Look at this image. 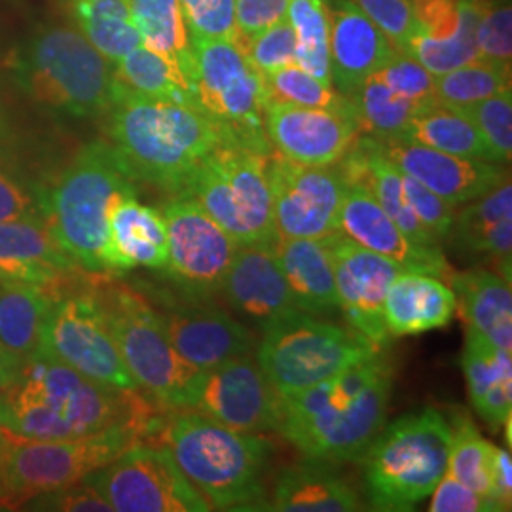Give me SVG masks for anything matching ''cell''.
Segmentation results:
<instances>
[{
    "label": "cell",
    "instance_id": "cell-1",
    "mask_svg": "<svg viewBox=\"0 0 512 512\" xmlns=\"http://www.w3.org/2000/svg\"><path fill=\"white\" fill-rule=\"evenodd\" d=\"M393 368L372 355L306 389L281 395L279 433L321 463L361 461L384 429Z\"/></svg>",
    "mask_w": 512,
    "mask_h": 512
},
{
    "label": "cell",
    "instance_id": "cell-2",
    "mask_svg": "<svg viewBox=\"0 0 512 512\" xmlns=\"http://www.w3.org/2000/svg\"><path fill=\"white\" fill-rule=\"evenodd\" d=\"M0 393L6 403L2 427L31 439H78L122 423L150 435L164 425L137 393L97 384L40 355L25 361L16 384Z\"/></svg>",
    "mask_w": 512,
    "mask_h": 512
},
{
    "label": "cell",
    "instance_id": "cell-3",
    "mask_svg": "<svg viewBox=\"0 0 512 512\" xmlns=\"http://www.w3.org/2000/svg\"><path fill=\"white\" fill-rule=\"evenodd\" d=\"M110 145L133 181L179 194L194 171L222 143L232 141L194 105L152 99L114 78L109 109Z\"/></svg>",
    "mask_w": 512,
    "mask_h": 512
},
{
    "label": "cell",
    "instance_id": "cell-4",
    "mask_svg": "<svg viewBox=\"0 0 512 512\" xmlns=\"http://www.w3.org/2000/svg\"><path fill=\"white\" fill-rule=\"evenodd\" d=\"M165 448L190 484L219 511H264L262 476L270 442L226 427L194 408L177 410L162 425Z\"/></svg>",
    "mask_w": 512,
    "mask_h": 512
},
{
    "label": "cell",
    "instance_id": "cell-5",
    "mask_svg": "<svg viewBox=\"0 0 512 512\" xmlns=\"http://www.w3.org/2000/svg\"><path fill=\"white\" fill-rule=\"evenodd\" d=\"M133 183L112 145L95 141L74 156L48 190H38L42 219L78 268L107 272L110 213L135 194Z\"/></svg>",
    "mask_w": 512,
    "mask_h": 512
},
{
    "label": "cell",
    "instance_id": "cell-6",
    "mask_svg": "<svg viewBox=\"0 0 512 512\" xmlns=\"http://www.w3.org/2000/svg\"><path fill=\"white\" fill-rule=\"evenodd\" d=\"M450 444L452 425L437 408L384 425L361 458L370 505L376 511H412L448 473Z\"/></svg>",
    "mask_w": 512,
    "mask_h": 512
},
{
    "label": "cell",
    "instance_id": "cell-7",
    "mask_svg": "<svg viewBox=\"0 0 512 512\" xmlns=\"http://www.w3.org/2000/svg\"><path fill=\"white\" fill-rule=\"evenodd\" d=\"M145 435L147 431L133 423L78 439H31L4 427L0 507L21 511L35 495L82 482Z\"/></svg>",
    "mask_w": 512,
    "mask_h": 512
},
{
    "label": "cell",
    "instance_id": "cell-8",
    "mask_svg": "<svg viewBox=\"0 0 512 512\" xmlns=\"http://www.w3.org/2000/svg\"><path fill=\"white\" fill-rule=\"evenodd\" d=\"M14 69L21 88L48 109L74 118L109 112L114 67L80 31H42L19 52Z\"/></svg>",
    "mask_w": 512,
    "mask_h": 512
},
{
    "label": "cell",
    "instance_id": "cell-9",
    "mask_svg": "<svg viewBox=\"0 0 512 512\" xmlns=\"http://www.w3.org/2000/svg\"><path fill=\"white\" fill-rule=\"evenodd\" d=\"M110 334L133 380L165 410L192 408L205 372L190 365L169 342L160 313L124 285L95 293Z\"/></svg>",
    "mask_w": 512,
    "mask_h": 512
},
{
    "label": "cell",
    "instance_id": "cell-10",
    "mask_svg": "<svg viewBox=\"0 0 512 512\" xmlns=\"http://www.w3.org/2000/svg\"><path fill=\"white\" fill-rule=\"evenodd\" d=\"M270 152L226 141L194 171L184 194L194 198L238 245L277 241L266 162Z\"/></svg>",
    "mask_w": 512,
    "mask_h": 512
},
{
    "label": "cell",
    "instance_id": "cell-11",
    "mask_svg": "<svg viewBox=\"0 0 512 512\" xmlns=\"http://www.w3.org/2000/svg\"><path fill=\"white\" fill-rule=\"evenodd\" d=\"M378 353L361 334L294 310L262 329L256 363L279 395H289Z\"/></svg>",
    "mask_w": 512,
    "mask_h": 512
},
{
    "label": "cell",
    "instance_id": "cell-12",
    "mask_svg": "<svg viewBox=\"0 0 512 512\" xmlns=\"http://www.w3.org/2000/svg\"><path fill=\"white\" fill-rule=\"evenodd\" d=\"M196 107L239 145L270 152L264 129L266 88L232 40L190 37Z\"/></svg>",
    "mask_w": 512,
    "mask_h": 512
},
{
    "label": "cell",
    "instance_id": "cell-13",
    "mask_svg": "<svg viewBox=\"0 0 512 512\" xmlns=\"http://www.w3.org/2000/svg\"><path fill=\"white\" fill-rule=\"evenodd\" d=\"M37 355L69 366L110 389L139 391L95 294L65 296L55 302Z\"/></svg>",
    "mask_w": 512,
    "mask_h": 512
},
{
    "label": "cell",
    "instance_id": "cell-14",
    "mask_svg": "<svg viewBox=\"0 0 512 512\" xmlns=\"http://www.w3.org/2000/svg\"><path fill=\"white\" fill-rule=\"evenodd\" d=\"M86 480L116 512L211 511L165 446L137 442Z\"/></svg>",
    "mask_w": 512,
    "mask_h": 512
},
{
    "label": "cell",
    "instance_id": "cell-15",
    "mask_svg": "<svg viewBox=\"0 0 512 512\" xmlns=\"http://www.w3.org/2000/svg\"><path fill=\"white\" fill-rule=\"evenodd\" d=\"M277 238L325 239L340 232L346 181L330 165H302L270 154L266 162Z\"/></svg>",
    "mask_w": 512,
    "mask_h": 512
},
{
    "label": "cell",
    "instance_id": "cell-16",
    "mask_svg": "<svg viewBox=\"0 0 512 512\" xmlns=\"http://www.w3.org/2000/svg\"><path fill=\"white\" fill-rule=\"evenodd\" d=\"M332 258L338 308L349 325L378 351L389 344L384 304L391 281L403 270L389 258L368 251L336 232L325 238Z\"/></svg>",
    "mask_w": 512,
    "mask_h": 512
},
{
    "label": "cell",
    "instance_id": "cell-17",
    "mask_svg": "<svg viewBox=\"0 0 512 512\" xmlns=\"http://www.w3.org/2000/svg\"><path fill=\"white\" fill-rule=\"evenodd\" d=\"M167 230V268L175 279L196 289H220L232 256L234 238L200 203L179 192L162 211Z\"/></svg>",
    "mask_w": 512,
    "mask_h": 512
},
{
    "label": "cell",
    "instance_id": "cell-18",
    "mask_svg": "<svg viewBox=\"0 0 512 512\" xmlns=\"http://www.w3.org/2000/svg\"><path fill=\"white\" fill-rule=\"evenodd\" d=\"M192 408L243 433L277 431L281 421V395L251 353L205 372Z\"/></svg>",
    "mask_w": 512,
    "mask_h": 512
},
{
    "label": "cell",
    "instance_id": "cell-19",
    "mask_svg": "<svg viewBox=\"0 0 512 512\" xmlns=\"http://www.w3.org/2000/svg\"><path fill=\"white\" fill-rule=\"evenodd\" d=\"M264 129L279 156L315 167L340 162L361 133L355 112L308 109L281 101L266 103Z\"/></svg>",
    "mask_w": 512,
    "mask_h": 512
},
{
    "label": "cell",
    "instance_id": "cell-20",
    "mask_svg": "<svg viewBox=\"0 0 512 512\" xmlns=\"http://www.w3.org/2000/svg\"><path fill=\"white\" fill-rule=\"evenodd\" d=\"M378 143L404 175L416 179L454 209L488 194L509 179V173L494 162L461 158L399 139H378Z\"/></svg>",
    "mask_w": 512,
    "mask_h": 512
},
{
    "label": "cell",
    "instance_id": "cell-21",
    "mask_svg": "<svg viewBox=\"0 0 512 512\" xmlns=\"http://www.w3.org/2000/svg\"><path fill=\"white\" fill-rule=\"evenodd\" d=\"M340 232L368 251L389 258L403 270L448 279L454 274L440 249L414 243L363 186L346 184L340 209Z\"/></svg>",
    "mask_w": 512,
    "mask_h": 512
},
{
    "label": "cell",
    "instance_id": "cell-22",
    "mask_svg": "<svg viewBox=\"0 0 512 512\" xmlns=\"http://www.w3.org/2000/svg\"><path fill=\"white\" fill-rule=\"evenodd\" d=\"M220 289L226 302L260 329L296 310L274 245H238Z\"/></svg>",
    "mask_w": 512,
    "mask_h": 512
},
{
    "label": "cell",
    "instance_id": "cell-23",
    "mask_svg": "<svg viewBox=\"0 0 512 512\" xmlns=\"http://www.w3.org/2000/svg\"><path fill=\"white\" fill-rule=\"evenodd\" d=\"M160 319L177 353L203 372L255 349L253 332L219 308L186 306L160 313Z\"/></svg>",
    "mask_w": 512,
    "mask_h": 512
},
{
    "label": "cell",
    "instance_id": "cell-24",
    "mask_svg": "<svg viewBox=\"0 0 512 512\" xmlns=\"http://www.w3.org/2000/svg\"><path fill=\"white\" fill-rule=\"evenodd\" d=\"M78 264L50 234L44 219L0 222V285H37L59 291Z\"/></svg>",
    "mask_w": 512,
    "mask_h": 512
},
{
    "label": "cell",
    "instance_id": "cell-25",
    "mask_svg": "<svg viewBox=\"0 0 512 512\" xmlns=\"http://www.w3.org/2000/svg\"><path fill=\"white\" fill-rule=\"evenodd\" d=\"M395 54L389 38L351 0L330 14V74L342 95L351 97Z\"/></svg>",
    "mask_w": 512,
    "mask_h": 512
},
{
    "label": "cell",
    "instance_id": "cell-26",
    "mask_svg": "<svg viewBox=\"0 0 512 512\" xmlns=\"http://www.w3.org/2000/svg\"><path fill=\"white\" fill-rule=\"evenodd\" d=\"M456 310V294L440 277L401 270L385 296V327L393 338L416 336L446 327Z\"/></svg>",
    "mask_w": 512,
    "mask_h": 512
},
{
    "label": "cell",
    "instance_id": "cell-27",
    "mask_svg": "<svg viewBox=\"0 0 512 512\" xmlns=\"http://www.w3.org/2000/svg\"><path fill=\"white\" fill-rule=\"evenodd\" d=\"M105 266L107 272L167 268L164 215L154 207L137 202L135 194L122 198L110 213Z\"/></svg>",
    "mask_w": 512,
    "mask_h": 512
},
{
    "label": "cell",
    "instance_id": "cell-28",
    "mask_svg": "<svg viewBox=\"0 0 512 512\" xmlns=\"http://www.w3.org/2000/svg\"><path fill=\"white\" fill-rule=\"evenodd\" d=\"M450 236L458 253L497 260L505 279L511 281V181L507 179L488 194L469 202L454 219Z\"/></svg>",
    "mask_w": 512,
    "mask_h": 512
},
{
    "label": "cell",
    "instance_id": "cell-29",
    "mask_svg": "<svg viewBox=\"0 0 512 512\" xmlns=\"http://www.w3.org/2000/svg\"><path fill=\"white\" fill-rule=\"evenodd\" d=\"M461 368L478 416L490 427L507 425L512 412L511 351L497 348L469 327Z\"/></svg>",
    "mask_w": 512,
    "mask_h": 512
},
{
    "label": "cell",
    "instance_id": "cell-30",
    "mask_svg": "<svg viewBox=\"0 0 512 512\" xmlns=\"http://www.w3.org/2000/svg\"><path fill=\"white\" fill-rule=\"evenodd\" d=\"M274 249L296 310L321 315L338 308L325 239L277 238Z\"/></svg>",
    "mask_w": 512,
    "mask_h": 512
},
{
    "label": "cell",
    "instance_id": "cell-31",
    "mask_svg": "<svg viewBox=\"0 0 512 512\" xmlns=\"http://www.w3.org/2000/svg\"><path fill=\"white\" fill-rule=\"evenodd\" d=\"M264 511L351 512L363 511V505L346 480L325 463L311 461L281 471Z\"/></svg>",
    "mask_w": 512,
    "mask_h": 512
},
{
    "label": "cell",
    "instance_id": "cell-32",
    "mask_svg": "<svg viewBox=\"0 0 512 512\" xmlns=\"http://www.w3.org/2000/svg\"><path fill=\"white\" fill-rule=\"evenodd\" d=\"M452 291L467 325L501 349H512L511 281L490 270L452 274Z\"/></svg>",
    "mask_w": 512,
    "mask_h": 512
},
{
    "label": "cell",
    "instance_id": "cell-33",
    "mask_svg": "<svg viewBox=\"0 0 512 512\" xmlns=\"http://www.w3.org/2000/svg\"><path fill=\"white\" fill-rule=\"evenodd\" d=\"M57 291L37 285H0V346L29 361L37 355Z\"/></svg>",
    "mask_w": 512,
    "mask_h": 512
},
{
    "label": "cell",
    "instance_id": "cell-34",
    "mask_svg": "<svg viewBox=\"0 0 512 512\" xmlns=\"http://www.w3.org/2000/svg\"><path fill=\"white\" fill-rule=\"evenodd\" d=\"M143 44L169 59L192 86V46L179 0H128ZM194 93V88H192Z\"/></svg>",
    "mask_w": 512,
    "mask_h": 512
},
{
    "label": "cell",
    "instance_id": "cell-35",
    "mask_svg": "<svg viewBox=\"0 0 512 512\" xmlns=\"http://www.w3.org/2000/svg\"><path fill=\"white\" fill-rule=\"evenodd\" d=\"M399 141L435 148L461 158L494 162L475 124L461 110L448 109L440 103L418 114L406 126Z\"/></svg>",
    "mask_w": 512,
    "mask_h": 512
},
{
    "label": "cell",
    "instance_id": "cell-36",
    "mask_svg": "<svg viewBox=\"0 0 512 512\" xmlns=\"http://www.w3.org/2000/svg\"><path fill=\"white\" fill-rule=\"evenodd\" d=\"M82 35L114 67L143 44L128 0H73Z\"/></svg>",
    "mask_w": 512,
    "mask_h": 512
},
{
    "label": "cell",
    "instance_id": "cell-37",
    "mask_svg": "<svg viewBox=\"0 0 512 512\" xmlns=\"http://www.w3.org/2000/svg\"><path fill=\"white\" fill-rule=\"evenodd\" d=\"M114 78L133 92L152 99L194 105L192 86L169 59L152 52L145 44L131 50L114 65Z\"/></svg>",
    "mask_w": 512,
    "mask_h": 512
},
{
    "label": "cell",
    "instance_id": "cell-38",
    "mask_svg": "<svg viewBox=\"0 0 512 512\" xmlns=\"http://www.w3.org/2000/svg\"><path fill=\"white\" fill-rule=\"evenodd\" d=\"M359 129L374 139H399L406 126L421 114L416 101L393 92L376 76H370L351 97Z\"/></svg>",
    "mask_w": 512,
    "mask_h": 512
},
{
    "label": "cell",
    "instance_id": "cell-39",
    "mask_svg": "<svg viewBox=\"0 0 512 512\" xmlns=\"http://www.w3.org/2000/svg\"><path fill=\"white\" fill-rule=\"evenodd\" d=\"M488 0H463L458 31L450 38H429L416 33L406 54L416 57L435 76L478 61L476 29Z\"/></svg>",
    "mask_w": 512,
    "mask_h": 512
},
{
    "label": "cell",
    "instance_id": "cell-40",
    "mask_svg": "<svg viewBox=\"0 0 512 512\" xmlns=\"http://www.w3.org/2000/svg\"><path fill=\"white\" fill-rule=\"evenodd\" d=\"M287 21L296 33V63L306 73L332 84L330 12L325 0H289Z\"/></svg>",
    "mask_w": 512,
    "mask_h": 512
},
{
    "label": "cell",
    "instance_id": "cell-41",
    "mask_svg": "<svg viewBox=\"0 0 512 512\" xmlns=\"http://www.w3.org/2000/svg\"><path fill=\"white\" fill-rule=\"evenodd\" d=\"M452 425V444L448 473L458 478L467 488L476 494L488 497L492 503V463L495 446L484 439L471 420L454 418ZM495 505V503H494ZM497 509V505H495Z\"/></svg>",
    "mask_w": 512,
    "mask_h": 512
},
{
    "label": "cell",
    "instance_id": "cell-42",
    "mask_svg": "<svg viewBox=\"0 0 512 512\" xmlns=\"http://www.w3.org/2000/svg\"><path fill=\"white\" fill-rule=\"evenodd\" d=\"M511 88V69L490 61H473L435 80V97L442 107L463 110Z\"/></svg>",
    "mask_w": 512,
    "mask_h": 512
},
{
    "label": "cell",
    "instance_id": "cell-43",
    "mask_svg": "<svg viewBox=\"0 0 512 512\" xmlns=\"http://www.w3.org/2000/svg\"><path fill=\"white\" fill-rule=\"evenodd\" d=\"M266 88V103L281 101L296 107L334 110V112H355L351 99L338 92L313 74L306 73L298 65H289L272 74L262 76Z\"/></svg>",
    "mask_w": 512,
    "mask_h": 512
},
{
    "label": "cell",
    "instance_id": "cell-44",
    "mask_svg": "<svg viewBox=\"0 0 512 512\" xmlns=\"http://www.w3.org/2000/svg\"><path fill=\"white\" fill-rule=\"evenodd\" d=\"M482 135L495 164H505L512 154V93H495L475 105L461 110Z\"/></svg>",
    "mask_w": 512,
    "mask_h": 512
},
{
    "label": "cell",
    "instance_id": "cell-45",
    "mask_svg": "<svg viewBox=\"0 0 512 512\" xmlns=\"http://www.w3.org/2000/svg\"><path fill=\"white\" fill-rule=\"evenodd\" d=\"M393 92L416 101L423 109L439 105L435 97V80L437 76L429 73L416 57L397 52L384 67L374 74Z\"/></svg>",
    "mask_w": 512,
    "mask_h": 512
},
{
    "label": "cell",
    "instance_id": "cell-46",
    "mask_svg": "<svg viewBox=\"0 0 512 512\" xmlns=\"http://www.w3.org/2000/svg\"><path fill=\"white\" fill-rule=\"evenodd\" d=\"M247 61L253 65L256 73L266 76L283 67L296 63V33L293 25L283 19L272 27L260 31L249 38L243 48Z\"/></svg>",
    "mask_w": 512,
    "mask_h": 512
},
{
    "label": "cell",
    "instance_id": "cell-47",
    "mask_svg": "<svg viewBox=\"0 0 512 512\" xmlns=\"http://www.w3.org/2000/svg\"><path fill=\"white\" fill-rule=\"evenodd\" d=\"M478 61H490L511 69L512 10L511 2L488 0L476 29Z\"/></svg>",
    "mask_w": 512,
    "mask_h": 512
},
{
    "label": "cell",
    "instance_id": "cell-48",
    "mask_svg": "<svg viewBox=\"0 0 512 512\" xmlns=\"http://www.w3.org/2000/svg\"><path fill=\"white\" fill-rule=\"evenodd\" d=\"M370 19L397 52H408V46L418 33L412 0H351Z\"/></svg>",
    "mask_w": 512,
    "mask_h": 512
},
{
    "label": "cell",
    "instance_id": "cell-49",
    "mask_svg": "<svg viewBox=\"0 0 512 512\" xmlns=\"http://www.w3.org/2000/svg\"><path fill=\"white\" fill-rule=\"evenodd\" d=\"M190 37L236 38V0H179Z\"/></svg>",
    "mask_w": 512,
    "mask_h": 512
},
{
    "label": "cell",
    "instance_id": "cell-50",
    "mask_svg": "<svg viewBox=\"0 0 512 512\" xmlns=\"http://www.w3.org/2000/svg\"><path fill=\"white\" fill-rule=\"evenodd\" d=\"M403 183L410 209L423 224V228L442 243L450 236L456 219V209L439 198L435 192H431L429 188H425L423 184L404 173Z\"/></svg>",
    "mask_w": 512,
    "mask_h": 512
},
{
    "label": "cell",
    "instance_id": "cell-51",
    "mask_svg": "<svg viewBox=\"0 0 512 512\" xmlns=\"http://www.w3.org/2000/svg\"><path fill=\"white\" fill-rule=\"evenodd\" d=\"M21 511L112 512L107 499L84 478L73 486L31 497Z\"/></svg>",
    "mask_w": 512,
    "mask_h": 512
},
{
    "label": "cell",
    "instance_id": "cell-52",
    "mask_svg": "<svg viewBox=\"0 0 512 512\" xmlns=\"http://www.w3.org/2000/svg\"><path fill=\"white\" fill-rule=\"evenodd\" d=\"M287 8L289 0H236L234 44L243 52L249 38L287 19Z\"/></svg>",
    "mask_w": 512,
    "mask_h": 512
},
{
    "label": "cell",
    "instance_id": "cell-53",
    "mask_svg": "<svg viewBox=\"0 0 512 512\" xmlns=\"http://www.w3.org/2000/svg\"><path fill=\"white\" fill-rule=\"evenodd\" d=\"M463 0H412L418 33L429 38H450L459 27Z\"/></svg>",
    "mask_w": 512,
    "mask_h": 512
},
{
    "label": "cell",
    "instance_id": "cell-54",
    "mask_svg": "<svg viewBox=\"0 0 512 512\" xmlns=\"http://www.w3.org/2000/svg\"><path fill=\"white\" fill-rule=\"evenodd\" d=\"M431 495V512H497L488 497L476 494L450 473L440 478Z\"/></svg>",
    "mask_w": 512,
    "mask_h": 512
},
{
    "label": "cell",
    "instance_id": "cell-55",
    "mask_svg": "<svg viewBox=\"0 0 512 512\" xmlns=\"http://www.w3.org/2000/svg\"><path fill=\"white\" fill-rule=\"evenodd\" d=\"M42 219L40 192L19 183L16 177L0 169V222Z\"/></svg>",
    "mask_w": 512,
    "mask_h": 512
},
{
    "label": "cell",
    "instance_id": "cell-56",
    "mask_svg": "<svg viewBox=\"0 0 512 512\" xmlns=\"http://www.w3.org/2000/svg\"><path fill=\"white\" fill-rule=\"evenodd\" d=\"M511 452L505 448H495L492 463V499L497 511H511L512 501Z\"/></svg>",
    "mask_w": 512,
    "mask_h": 512
},
{
    "label": "cell",
    "instance_id": "cell-57",
    "mask_svg": "<svg viewBox=\"0 0 512 512\" xmlns=\"http://www.w3.org/2000/svg\"><path fill=\"white\" fill-rule=\"evenodd\" d=\"M21 366L23 361H19L16 355H12L8 349L0 346V391L16 384Z\"/></svg>",
    "mask_w": 512,
    "mask_h": 512
},
{
    "label": "cell",
    "instance_id": "cell-58",
    "mask_svg": "<svg viewBox=\"0 0 512 512\" xmlns=\"http://www.w3.org/2000/svg\"><path fill=\"white\" fill-rule=\"evenodd\" d=\"M2 444H4V427H0V454H2Z\"/></svg>",
    "mask_w": 512,
    "mask_h": 512
},
{
    "label": "cell",
    "instance_id": "cell-59",
    "mask_svg": "<svg viewBox=\"0 0 512 512\" xmlns=\"http://www.w3.org/2000/svg\"><path fill=\"white\" fill-rule=\"evenodd\" d=\"M2 133H4V122H2V116H0V139H2Z\"/></svg>",
    "mask_w": 512,
    "mask_h": 512
}]
</instances>
